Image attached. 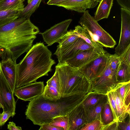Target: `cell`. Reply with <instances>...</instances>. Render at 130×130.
Here are the masks:
<instances>
[{
  "instance_id": "cell-1",
  "label": "cell",
  "mask_w": 130,
  "mask_h": 130,
  "mask_svg": "<svg viewBox=\"0 0 130 130\" xmlns=\"http://www.w3.org/2000/svg\"><path fill=\"white\" fill-rule=\"evenodd\" d=\"M38 27L30 18H18L0 27V57L15 62L31 47Z\"/></svg>"
},
{
  "instance_id": "cell-2",
  "label": "cell",
  "mask_w": 130,
  "mask_h": 130,
  "mask_svg": "<svg viewBox=\"0 0 130 130\" xmlns=\"http://www.w3.org/2000/svg\"><path fill=\"white\" fill-rule=\"evenodd\" d=\"M52 53L43 43L32 46L23 59L17 64L15 88L36 82L39 78L48 76L55 64Z\"/></svg>"
},
{
  "instance_id": "cell-3",
  "label": "cell",
  "mask_w": 130,
  "mask_h": 130,
  "mask_svg": "<svg viewBox=\"0 0 130 130\" xmlns=\"http://www.w3.org/2000/svg\"><path fill=\"white\" fill-rule=\"evenodd\" d=\"M81 95L75 94L54 101L45 99L42 95L29 102L25 113L26 118L40 126L49 123L53 118L67 115L80 104Z\"/></svg>"
},
{
  "instance_id": "cell-4",
  "label": "cell",
  "mask_w": 130,
  "mask_h": 130,
  "mask_svg": "<svg viewBox=\"0 0 130 130\" xmlns=\"http://www.w3.org/2000/svg\"><path fill=\"white\" fill-rule=\"evenodd\" d=\"M55 69L58 74L61 97L82 94V83L85 76L78 69L63 62H58Z\"/></svg>"
},
{
  "instance_id": "cell-5",
  "label": "cell",
  "mask_w": 130,
  "mask_h": 130,
  "mask_svg": "<svg viewBox=\"0 0 130 130\" xmlns=\"http://www.w3.org/2000/svg\"><path fill=\"white\" fill-rule=\"evenodd\" d=\"M79 22L93 39L103 47L112 48L116 44L114 39L99 25L88 10L83 13Z\"/></svg>"
},
{
  "instance_id": "cell-6",
  "label": "cell",
  "mask_w": 130,
  "mask_h": 130,
  "mask_svg": "<svg viewBox=\"0 0 130 130\" xmlns=\"http://www.w3.org/2000/svg\"><path fill=\"white\" fill-rule=\"evenodd\" d=\"M108 52L100 55L78 69L90 82L100 75L106 68L108 61Z\"/></svg>"
},
{
  "instance_id": "cell-7",
  "label": "cell",
  "mask_w": 130,
  "mask_h": 130,
  "mask_svg": "<svg viewBox=\"0 0 130 130\" xmlns=\"http://www.w3.org/2000/svg\"><path fill=\"white\" fill-rule=\"evenodd\" d=\"M121 28L118 44L115 52L120 55L130 44V10L121 8Z\"/></svg>"
},
{
  "instance_id": "cell-8",
  "label": "cell",
  "mask_w": 130,
  "mask_h": 130,
  "mask_svg": "<svg viewBox=\"0 0 130 130\" xmlns=\"http://www.w3.org/2000/svg\"><path fill=\"white\" fill-rule=\"evenodd\" d=\"M93 48L79 37L66 47L62 49H57L54 54L56 56L58 62H63L81 51Z\"/></svg>"
},
{
  "instance_id": "cell-9",
  "label": "cell",
  "mask_w": 130,
  "mask_h": 130,
  "mask_svg": "<svg viewBox=\"0 0 130 130\" xmlns=\"http://www.w3.org/2000/svg\"><path fill=\"white\" fill-rule=\"evenodd\" d=\"M44 88L43 82H36L15 88L14 94L19 99L30 101L42 95Z\"/></svg>"
},
{
  "instance_id": "cell-10",
  "label": "cell",
  "mask_w": 130,
  "mask_h": 130,
  "mask_svg": "<svg viewBox=\"0 0 130 130\" xmlns=\"http://www.w3.org/2000/svg\"><path fill=\"white\" fill-rule=\"evenodd\" d=\"M72 21L71 19L55 24L42 33H40L47 46H50L59 40L67 32L68 28Z\"/></svg>"
},
{
  "instance_id": "cell-11",
  "label": "cell",
  "mask_w": 130,
  "mask_h": 130,
  "mask_svg": "<svg viewBox=\"0 0 130 130\" xmlns=\"http://www.w3.org/2000/svg\"><path fill=\"white\" fill-rule=\"evenodd\" d=\"M0 93L4 107L3 111L9 110L14 116L16 104L14 93L0 69Z\"/></svg>"
},
{
  "instance_id": "cell-12",
  "label": "cell",
  "mask_w": 130,
  "mask_h": 130,
  "mask_svg": "<svg viewBox=\"0 0 130 130\" xmlns=\"http://www.w3.org/2000/svg\"><path fill=\"white\" fill-rule=\"evenodd\" d=\"M42 96L45 99L54 101H56L61 98L60 82L56 69L53 76L46 82Z\"/></svg>"
},
{
  "instance_id": "cell-13",
  "label": "cell",
  "mask_w": 130,
  "mask_h": 130,
  "mask_svg": "<svg viewBox=\"0 0 130 130\" xmlns=\"http://www.w3.org/2000/svg\"><path fill=\"white\" fill-rule=\"evenodd\" d=\"M100 55H101L93 48L81 51L67 59L64 62L71 66L78 69Z\"/></svg>"
},
{
  "instance_id": "cell-14",
  "label": "cell",
  "mask_w": 130,
  "mask_h": 130,
  "mask_svg": "<svg viewBox=\"0 0 130 130\" xmlns=\"http://www.w3.org/2000/svg\"><path fill=\"white\" fill-rule=\"evenodd\" d=\"M17 64L9 58L0 61V69L13 93L16 87Z\"/></svg>"
},
{
  "instance_id": "cell-15",
  "label": "cell",
  "mask_w": 130,
  "mask_h": 130,
  "mask_svg": "<svg viewBox=\"0 0 130 130\" xmlns=\"http://www.w3.org/2000/svg\"><path fill=\"white\" fill-rule=\"evenodd\" d=\"M116 73L111 69L108 61L106 68L102 74L90 81L95 83L93 85V89L98 92L100 89L104 90L109 86L108 82H118L116 79Z\"/></svg>"
},
{
  "instance_id": "cell-16",
  "label": "cell",
  "mask_w": 130,
  "mask_h": 130,
  "mask_svg": "<svg viewBox=\"0 0 130 130\" xmlns=\"http://www.w3.org/2000/svg\"><path fill=\"white\" fill-rule=\"evenodd\" d=\"M98 3L94 0H70L58 7H62L68 10L83 13L87 9L96 7Z\"/></svg>"
},
{
  "instance_id": "cell-17",
  "label": "cell",
  "mask_w": 130,
  "mask_h": 130,
  "mask_svg": "<svg viewBox=\"0 0 130 130\" xmlns=\"http://www.w3.org/2000/svg\"><path fill=\"white\" fill-rule=\"evenodd\" d=\"M84 110L80 103L67 114L69 123V130H78L80 128L86 120Z\"/></svg>"
},
{
  "instance_id": "cell-18",
  "label": "cell",
  "mask_w": 130,
  "mask_h": 130,
  "mask_svg": "<svg viewBox=\"0 0 130 130\" xmlns=\"http://www.w3.org/2000/svg\"><path fill=\"white\" fill-rule=\"evenodd\" d=\"M74 29L79 37L96 50L100 55L104 54L107 53L104 50L103 46L95 41L88 32L81 26L77 25L75 27Z\"/></svg>"
},
{
  "instance_id": "cell-19",
  "label": "cell",
  "mask_w": 130,
  "mask_h": 130,
  "mask_svg": "<svg viewBox=\"0 0 130 130\" xmlns=\"http://www.w3.org/2000/svg\"><path fill=\"white\" fill-rule=\"evenodd\" d=\"M113 0H101L94 14V19L97 21L107 18L110 13Z\"/></svg>"
},
{
  "instance_id": "cell-20",
  "label": "cell",
  "mask_w": 130,
  "mask_h": 130,
  "mask_svg": "<svg viewBox=\"0 0 130 130\" xmlns=\"http://www.w3.org/2000/svg\"><path fill=\"white\" fill-rule=\"evenodd\" d=\"M115 96L118 122L122 121L127 113L130 115V108L127 107L121 99L118 91L114 88L112 89Z\"/></svg>"
},
{
  "instance_id": "cell-21",
  "label": "cell",
  "mask_w": 130,
  "mask_h": 130,
  "mask_svg": "<svg viewBox=\"0 0 130 130\" xmlns=\"http://www.w3.org/2000/svg\"><path fill=\"white\" fill-rule=\"evenodd\" d=\"M130 81L120 82L113 88L118 92L126 106L130 108Z\"/></svg>"
},
{
  "instance_id": "cell-22",
  "label": "cell",
  "mask_w": 130,
  "mask_h": 130,
  "mask_svg": "<svg viewBox=\"0 0 130 130\" xmlns=\"http://www.w3.org/2000/svg\"><path fill=\"white\" fill-rule=\"evenodd\" d=\"M25 0H0V10L22 11Z\"/></svg>"
},
{
  "instance_id": "cell-23",
  "label": "cell",
  "mask_w": 130,
  "mask_h": 130,
  "mask_svg": "<svg viewBox=\"0 0 130 130\" xmlns=\"http://www.w3.org/2000/svg\"><path fill=\"white\" fill-rule=\"evenodd\" d=\"M79 37L75 29H71L57 42V49L64 48L70 45Z\"/></svg>"
},
{
  "instance_id": "cell-24",
  "label": "cell",
  "mask_w": 130,
  "mask_h": 130,
  "mask_svg": "<svg viewBox=\"0 0 130 130\" xmlns=\"http://www.w3.org/2000/svg\"><path fill=\"white\" fill-rule=\"evenodd\" d=\"M130 65L121 62L116 74L118 82H125L130 81Z\"/></svg>"
},
{
  "instance_id": "cell-25",
  "label": "cell",
  "mask_w": 130,
  "mask_h": 130,
  "mask_svg": "<svg viewBox=\"0 0 130 130\" xmlns=\"http://www.w3.org/2000/svg\"><path fill=\"white\" fill-rule=\"evenodd\" d=\"M21 11L0 10V27L18 18Z\"/></svg>"
},
{
  "instance_id": "cell-26",
  "label": "cell",
  "mask_w": 130,
  "mask_h": 130,
  "mask_svg": "<svg viewBox=\"0 0 130 130\" xmlns=\"http://www.w3.org/2000/svg\"><path fill=\"white\" fill-rule=\"evenodd\" d=\"M42 0H33L21 11L18 18H30L39 7Z\"/></svg>"
},
{
  "instance_id": "cell-27",
  "label": "cell",
  "mask_w": 130,
  "mask_h": 130,
  "mask_svg": "<svg viewBox=\"0 0 130 130\" xmlns=\"http://www.w3.org/2000/svg\"><path fill=\"white\" fill-rule=\"evenodd\" d=\"M104 102L99 103L90 108L86 114V120L90 122L96 119L101 115V112L104 105Z\"/></svg>"
},
{
  "instance_id": "cell-28",
  "label": "cell",
  "mask_w": 130,
  "mask_h": 130,
  "mask_svg": "<svg viewBox=\"0 0 130 130\" xmlns=\"http://www.w3.org/2000/svg\"><path fill=\"white\" fill-rule=\"evenodd\" d=\"M49 124L54 126L62 128L64 130H69V123L68 117L67 115L56 117L53 118Z\"/></svg>"
},
{
  "instance_id": "cell-29",
  "label": "cell",
  "mask_w": 130,
  "mask_h": 130,
  "mask_svg": "<svg viewBox=\"0 0 130 130\" xmlns=\"http://www.w3.org/2000/svg\"><path fill=\"white\" fill-rule=\"evenodd\" d=\"M107 97L108 102L111 110L114 121L118 122L117 112L116 107V102L113 90L111 89L108 91L106 94Z\"/></svg>"
},
{
  "instance_id": "cell-30",
  "label": "cell",
  "mask_w": 130,
  "mask_h": 130,
  "mask_svg": "<svg viewBox=\"0 0 130 130\" xmlns=\"http://www.w3.org/2000/svg\"><path fill=\"white\" fill-rule=\"evenodd\" d=\"M104 126V125L102 120L100 119H96L86 124L79 130H103Z\"/></svg>"
},
{
  "instance_id": "cell-31",
  "label": "cell",
  "mask_w": 130,
  "mask_h": 130,
  "mask_svg": "<svg viewBox=\"0 0 130 130\" xmlns=\"http://www.w3.org/2000/svg\"><path fill=\"white\" fill-rule=\"evenodd\" d=\"M104 106L103 119L104 125L106 126L115 122L114 121L113 115L108 102L106 103Z\"/></svg>"
},
{
  "instance_id": "cell-32",
  "label": "cell",
  "mask_w": 130,
  "mask_h": 130,
  "mask_svg": "<svg viewBox=\"0 0 130 130\" xmlns=\"http://www.w3.org/2000/svg\"><path fill=\"white\" fill-rule=\"evenodd\" d=\"M108 61L111 69L117 72L121 62L119 56L115 53L113 54H109Z\"/></svg>"
},
{
  "instance_id": "cell-33",
  "label": "cell",
  "mask_w": 130,
  "mask_h": 130,
  "mask_svg": "<svg viewBox=\"0 0 130 130\" xmlns=\"http://www.w3.org/2000/svg\"><path fill=\"white\" fill-rule=\"evenodd\" d=\"M104 95H93L88 98L84 102L83 105L84 107L89 108L97 104L102 101L104 97Z\"/></svg>"
},
{
  "instance_id": "cell-34",
  "label": "cell",
  "mask_w": 130,
  "mask_h": 130,
  "mask_svg": "<svg viewBox=\"0 0 130 130\" xmlns=\"http://www.w3.org/2000/svg\"><path fill=\"white\" fill-rule=\"evenodd\" d=\"M119 57L121 62L130 65V44L119 55Z\"/></svg>"
},
{
  "instance_id": "cell-35",
  "label": "cell",
  "mask_w": 130,
  "mask_h": 130,
  "mask_svg": "<svg viewBox=\"0 0 130 130\" xmlns=\"http://www.w3.org/2000/svg\"><path fill=\"white\" fill-rule=\"evenodd\" d=\"M14 116L9 110L3 111V112L0 113V127L5 124L10 117Z\"/></svg>"
},
{
  "instance_id": "cell-36",
  "label": "cell",
  "mask_w": 130,
  "mask_h": 130,
  "mask_svg": "<svg viewBox=\"0 0 130 130\" xmlns=\"http://www.w3.org/2000/svg\"><path fill=\"white\" fill-rule=\"evenodd\" d=\"M40 126L39 130H64L62 128L54 126L49 123L44 124Z\"/></svg>"
},
{
  "instance_id": "cell-37",
  "label": "cell",
  "mask_w": 130,
  "mask_h": 130,
  "mask_svg": "<svg viewBox=\"0 0 130 130\" xmlns=\"http://www.w3.org/2000/svg\"><path fill=\"white\" fill-rule=\"evenodd\" d=\"M118 4L122 8L130 10V0H116Z\"/></svg>"
},
{
  "instance_id": "cell-38",
  "label": "cell",
  "mask_w": 130,
  "mask_h": 130,
  "mask_svg": "<svg viewBox=\"0 0 130 130\" xmlns=\"http://www.w3.org/2000/svg\"><path fill=\"white\" fill-rule=\"evenodd\" d=\"M69 0H48L47 4L48 5H55L58 6Z\"/></svg>"
},
{
  "instance_id": "cell-39",
  "label": "cell",
  "mask_w": 130,
  "mask_h": 130,
  "mask_svg": "<svg viewBox=\"0 0 130 130\" xmlns=\"http://www.w3.org/2000/svg\"><path fill=\"white\" fill-rule=\"evenodd\" d=\"M7 129L9 130H22V128L19 126H17L13 121L9 122L7 125Z\"/></svg>"
},
{
  "instance_id": "cell-40",
  "label": "cell",
  "mask_w": 130,
  "mask_h": 130,
  "mask_svg": "<svg viewBox=\"0 0 130 130\" xmlns=\"http://www.w3.org/2000/svg\"><path fill=\"white\" fill-rule=\"evenodd\" d=\"M121 129L124 130H130V122L124 123L120 125Z\"/></svg>"
},
{
  "instance_id": "cell-41",
  "label": "cell",
  "mask_w": 130,
  "mask_h": 130,
  "mask_svg": "<svg viewBox=\"0 0 130 130\" xmlns=\"http://www.w3.org/2000/svg\"><path fill=\"white\" fill-rule=\"evenodd\" d=\"M4 107L3 104L2 100L0 93V108H2L3 109Z\"/></svg>"
},
{
  "instance_id": "cell-42",
  "label": "cell",
  "mask_w": 130,
  "mask_h": 130,
  "mask_svg": "<svg viewBox=\"0 0 130 130\" xmlns=\"http://www.w3.org/2000/svg\"><path fill=\"white\" fill-rule=\"evenodd\" d=\"M28 4L30 3L33 0H27Z\"/></svg>"
},
{
  "instance_id": "cell-43",
  "label": "cell",
  "mask_w": 130,
  "mask_h": 130,
  "mask_svg": "<svg viewBox=\"0 0 130 130\" xmlns=\"http://www.w3.org/2000/svg\"><path fill=\"white\" fill-rule=\"evenodd\" d=\"M101 0H94L95 1L98 2H100Z\"/></svg>"
},
{
  "instance_id": "cell-44",
  "label": "cell",
  "mask_w": 130,
  "mask_h": 130,
  "mask_svg": "<svg viewBox=\"0 0 130 130\" xmlns=\"http://www.w3.org/2000/svg\"><path fill=\"white\" fill-rule=\"evenodd\" d=\"M1 113L0 112V113Z\"/></svg>"
},
{
  "instance_id": "cell-45",
  "label": "cell",
  "mask_w": 130,
  "mask_h": 130,
  "mask_svg": "<svg viewBox=\"0 0 130 130\" xmlns=\"http://www.w3.org/2000/svg\"></svg>"
}]
</instances>
